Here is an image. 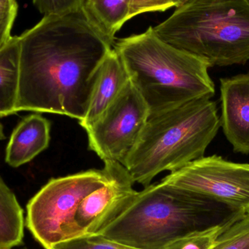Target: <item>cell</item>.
Returning <instances> with one entry per match:
<instances>
[{
  "instance_id": "8fae6325",
  "label": "cell",
  "mask_w": 249,
  "mask_h": 249,
  "mask_svg": "<svg viewBox=\"0 0 249 249\" xmlns=\"http://www.w3.org/2000/svg\"><path fill=\"white\" fill-rule=\"evenodd\" d=\"M128 74L115 50H111L96 74L86 116L79 121L86 130L117 99L129 82Z\"/></svg>"
},
{
  "instance_id": "44dd1931",
  "label": "cell",
  "mask_w": 249,
  "mask_h": 249,
  "mask_svg": "<svg viewBox=\"0 0 249 249\" xmlns=\"http://www.w3.org/2000/svg\"><path fill=\"white\" fill-rule=\"evenodd\" d=\"M175 7L172 0H132L130 19L145 13L163 12Z\"/></svg>"
},
{
  "instance_id": "5b68a950",
  "label": "cell",
  "mask_w": 249,
  "mask_h": 249,
  "mask_svg": "<svg viewBox=\"0 0 249 249\" xmlns=\"http://www.w3.org/2000/svg\"><path fill=\"white\" fill-rule=\"evenodd\" d=\"M152 28L161 40L210 67L249 61V0H190Z\"/></svg>"
},
{
  "instance_id": "603a6c76",
  "label": "cell",
  "mask_w": 249,
  "mask_h": 249,
  "mask_svg": "<svg viewBox=\"0 0 249 249\" xmlns=\"http://www.w3.org/2000/svg\"><path fill=\"white\" fill-rule=\"evenodd\" d=\"M5 138V135H4V129H3L2 124H0V141L4 140Z\"/></svg>"
},
{
  "instance_id": "5bb4252c",
  "label": "cell",
  "mask_w": 249,
  "mask_h": 249,
  "mask_svg": "<svg viewBox=\"0 0 249 249\" xmlns=\"http://www.w3.org/2000/svg\"><path fill=\"white\" fill-rule=\"evenodd\" d=\"M20 81L19 36L0 49V117L17 113Z\"/></svg>"
},
{
  "instance_id": "cb8c5ba5",
  "label": "cell",
  "mask_w": 249,
  "mask_h": 249,
  "mask_svg": "<svg viewBox=\"0 0 249 249\" xmlns=\"http://www.w3.org/2000/svg\"></svg>"
},
{
  "instance_id": "e0dca14e",
  "label": "cell",
  "mask_w": 249,
  "mask_h": 249,
  "mask_svg": "<svg viewBox=\"0 0 249 249\" xmlns=\"http://www.w3.org/2000/svg\"><path fill=\"white\" fill-rule=\"evenodd\" d=\"M51 249H138L109 239L100 234L86 235L53 246Z\"/></svg>"
},
{
  "instance_id": "8992f818",
  "label": "cell",
  "mask_w": 249,
  "mask_h": 249,
  "mask_svg": "<svg viewBox=\"0 0 249 249\" xmlns=\"http://www.w3.org/2000/svg\"><path fill=\"white\" fill-rule=\"evenodd\" d=\"M108 173L90 169L51 178L28 203L26 225L45 249L83 236L75 221L82 200L107 181Z\"/></svg>"
},
{
  "instance_id": "277c9868",
  "label": "cell",
  "mask_w": 249,
  "mask_h": 249,
  "mask_svg": "<svg viewBox=\"0 0 249 249\" xmlns=\"http://www.w3.org/2000/svg\"><path fill=\"white\" fill-rule=\"evenodd\" d=\"M220 126L216 102L207 98L150 114L123 165L133 182L147 187L160 173L204 157Z\"/></svg>"
},
{
  "instance_id": "52a82bcc",
  "label": "cell",
  "mask_w": 249,
  "mask_h": 249,
  "mask_svg": "<svg viewBox=\"0 0 249 249\" xmlns=\"http://www.w3.org/2000/svg\"><path fill=\"white\" fill-rule=\"evenodd\" d=\"M149 116L146 102L129 80L100 118L86 129L89 149L104 162L123 164Z\"/></svg>"
},
{
  "instance_id": "d4e9b609",
  "label": "cell",
  "mask_w": 249,
  "mask_h": 249,
  "mask_svg": "<svg viewBox=\"0 0 249 249\" xmlns=\"http://www.w3.org/2000/svg\"></svg>"
},
{
  "instance_id": "6da1fadb",
  "label": "cell",
  "mask_w": 249,
  "mask_h": 249,
  "mask_svg": "<svg viewBox=\"0 0 249 249\" xmlns=\"http://www.w3.org/2000/svg\"><path fill=\"white\" fill-rule=\"evenodd\" d=\"M17 112L86 116L98 70L112 45L82 12L44 16L19 36Z\"/></svg>"
},
{
  "instance_id": "d6986e66",
  "label": "cell",
  "mask_w": 249,
  "mask_h": 249,
  "mask_svg": "<svg viewBox=\"0 0 249 249\" xmlns=\"http://www.w3.org/2000/svg\"><path fill=\"white\" fill-rule=\"evenodd\" d=\"M85 0H33V4L44 16H64L80 13Z\"/></svg>"
},
{
  "instance_id": "30bf717a",
  "label": "cell",
  "mask_w": 249,
  "mask_h": 249,
  "mask_svg": "<svg viewBox=\"0 0 249 249\" xmlns=\"http://www.w3.org/2000/svg\"><path fill=\"white\" fill-rule=\"evenodd\" d=\"M221 126L237 153L249 154V73L220 80Z\"/></svg>"
},
{
  "instance_id": "ba28073f",
  "label": "cell",
  "mask_w": 249,
  "mask_h": 249,
  "mask_svg": "<svg viewBox=\"0 0 249 249\" xmlns=\"http://www.w3.org/2000/svg\"><path fill=\"white\" fill-rule=\"evenodd\" d=\"M162 181L197 192L249 213V164L236 163L213 155L203 157Z\"/></svg>"
},
{
  "instance_id": "2e32d148",
  "label": "cell",
  "mask_w": 249,
  "mask_h": 249,
  "mask_svg": "<svg viewBox=\"0 0 249 249\" xmlns=\"http://www.w3.org/2000/svg\"><path fill=\"white\" fill-rule=\"evenodd\" d=\"M209 249H249V213L225 229Z\"/></svg>"
},
{
  "instance_id": "9c48e42d",
  "label": "cell",
  "mask_w": 249,
  "mask_h": 249,
  "mask_svg": "<svg viewBox=\"0 0 249 249\" xmlns=\"http://www.w3.org/2000/svg\"><path fill=\"white\" fill-rule=\"evenodd\" d=\"M107 181L88 195L79 205L75 215L78 228L86 235L99 234L128 207L138 191L123 164L105 161Z\"/></svg>"
},
{
  "instance_id": "7402d4cb",
  "label": "cell",
  "mask_w": 249,
  "mask_h": 249,
  "mask_svg": "<svg viewBox=\"0 0 249 249\" xmlns=\"http://www.w3.org/2000/svg\"><path fill=\"white\" fill-rule=\"evenodd\" d=\"M173 2L175 4L176 7H180V6H182L183 4H186V3L190 1V0H172Z\"/></svg>"
},
{
  "instance_id": "ffe728a7",
  "label": "cell",
  "mask_w": 249,
  "mask_h": 249,
  "mask_svg": "<svg viewBox=\"0 0 249 249\" xmlns=\"http://www.w3.org/2000/svg\"><path fill=\"white\" fill-rule=\"evenodd\" d=\"M18 7L16 0H0V49L11 39Z\"/></svg>"
},
{
  "instance_id": "3957f363",
  "label": "cell",
  "mask_w": 249,
  "mask_h": 249,
  "mask_svg": "<svg viewBox=\"0 0 249 249\" xmlns=\"http://www.w3.org/2000/svg\"><path fill=\"white\" fill-rule=\"evenodd\" d=\"M113 49L130 83L146 102L149 115L214 96L209 64L161 40L152 26L115 41Z\"/></svg>"
},
{
  "instance_id": "4fadbf2b",
  "label": "cell",
  "mask_w": 249,
  "mask_h": 249,
  "mask_svg": "<svg viewBox=\"0 0 249 249\" xmlns=\"http://www.w3.org/2000/svg\"><path fill=\"white\" fill-rule=\"evenodd\" d=\"M132 0H85L82 13L113 46L115 35L130 20Z\"/></svg>"
},
{
  "instance_id": "7a4b0ae2",
  "label": "cell",
  "mask_w": 249,
  "mask_h": 249,
  "mask_svg": "<svg viewBox=\"0 0 249 249\" xmlns=\"http://www.w3.org/2000/svg\"><path fill=\"white\" fill-rule=\"evenodd\" d=\"M247 214L210 196L164 182L137 192L100 235L138 249H165L187 235L228 228Z\"/></svg>"
},
{
  "instance_id": "7c38bea8",
  "label": "cell",
  "mask_w": 249,
  "mask_h": 249,
  "mask_svg": "<svg viewBox=\"0 0 249 249\" xmlns=\"http://www.w3.org/2000/svg\"><path fill=\"white\" fill-rule=\"evenodd\" d=\"M51 122L39 114L25 117L13 130L6 149L5 161L18 168L32 161L49 146Z\"/></svg>"
},
{
  "instance_id": "9a60e30c",
  "label": "cell",
  "mask_w": 249,
  "mask_h": 249,
  "mask_svg": "<svg viewBox=\"0 0 249 249\" xmlns=\"http://www.w3.org/2000/svg\"><path fill=\"white\" fill-rule=\"evenodd\" d=\"M23 214L14 193L0 177V249H12L23 243Z\"/></svg>"
},
{
  "instance_id": "ac0fdd59",
  "label": "cell",
  "mask_w": 249,
  "mask_h": 249,
  "mask_svg": "<svg viewBox=\"0 0 249 249\" xmlns=\"http://www.w3.org/2000/svg\"><path fill=\"white\" fill-rule=\"evenodd\" d=\"M227 228H215L187 235L170 244L165 249H209Z\"/></svg>"
}]
</instances>
